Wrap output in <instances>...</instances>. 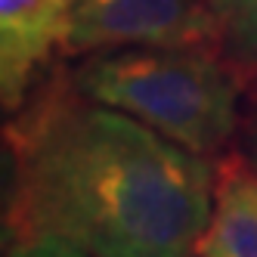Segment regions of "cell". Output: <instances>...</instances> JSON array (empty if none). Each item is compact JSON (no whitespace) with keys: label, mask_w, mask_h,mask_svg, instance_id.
Masks as SVG:
<instances>
[{"label":"cell","mask_w":257,"mask_h":257,"mask_svg":"<svg viewBox=\"0 0 257 257\" xmlns=\"http://www.w3.org/2000/svg\"><path fill=\"white\" fill-rule=\"evenodd\" d=\"M7 257H84L81 251L68 248L62 242H50V238H41V242H22V245H10Z\"/></svg>","instance_id":"cell-7"},{"label":"cell","mask_w":257,"mask_h":257,"mask_svg":"<svg viewBox=\"0 0 257 257\" xmlns=\"http://www.w3.org/2000/svg\"><path fill=\"white\" fill-rule=\"evenodd\" d=\"M242 143H245V158L254 164L257 171V93L248 102V112H245V124H242Z\"/></svg>","instance_id":"cell-8"},{"label":"cell","mask_w":257,"mask_h":257,"mask_svg":"<svg viewBox=\"0 0 257 257\" xmlns=\"http://www.w3.org/2000/svg\"><path fill=\"white\" fill-rule=\"evenodd\" d=\"M124 47H220V22L208 0H78L62 53Z\"/></svg>","instance_id":"cell-3"},{"label":"cell","mask_w":257,"mask_h":257,"mask_svg":"<svg viewBox=\"0 0 257 257\" xmlns=\"http://www.w3.org/2000/svg\"><path fill=\"white\" fill-rule=\"evenodd\" d=\"M78 93L143 121L198 155H217L238 127L242 78L214 47L102 50L68 71Z\"/></svg>","instance_id":"cell-2"},{"label":"cell","mask_w":257,"mask_h":257,"mask_svg":"<svg viewBox=\"0 0 257 257\" xmlns=\"http://www.w3.org/2000/svg\"><path fill=\"white\" fill-rule=\"evenodd\" d=\"M220 22V50L238 71L257 75V0H208Z\"/></svg>","instance_id":"cell-6"},{"label":"cell","mask_w":257,"mask_h":257,"mask_svg":"<svg viewBox=\"0 0 257 257\" xmlns=\"http://www.w3.org/2000/svg\"><path fill=\"white\" fill-rule=\"evenodd\" d=\"M7 124V245L62 242L84 257H192L217 168L143 121L78 93L68 75Z\"/></svg>","instance_id":"cell-1"},{"label":"cell","mask_w":257,"mask_h":257,"mask_svg":"<svg viewBox=\"0 0 257 257\" xmlns=\"http://www.w3.org/2000/svg\"><path fill=\"white\" fill-rule=\"evenodd\" d=\"M195 257H257V171L245 155L217 164L214 208Z\"/></svg>","instance_id":"cell-5"},{"label":"cell","mask_w":257,"mask_h":257,"mask_svg":"<svg viewBox=\"0 0 257 257\" xmlns=\"http://www.w3.org/2000/svg\"><path fill=\"white\" fill-rule=\"evenodd\" d=\"M78 0H0V99L16 115L38 90L71 28Z\"/></svg>","instance_id":"cell-4"}]
</instances>
